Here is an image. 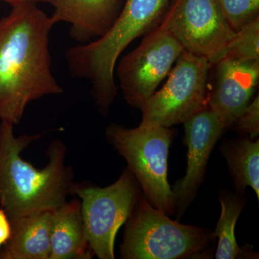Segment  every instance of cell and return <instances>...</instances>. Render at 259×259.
<instances>
[{
  "instance_id": "5b68a950",
  "label": "cell",
  "mask_w": 259,
  "mask_h": 259,
  "mask_svg": "<svg viewBox=\"0 0 259 259\" xmlns=\"http://www.w3.org/2000/svg\"><path fill=\"white\" fill-rule=\"evenodd\" d=\"M107 141L123 156L146 199L167 214L176 210L173 191L167 180V158L172 131L163 126L140 124L127 128L110 124Z\"/></svg>"
},
{
  "instance_id": "ba28073f",
  "label": "cell",
  "mask_w": 259,
  "mask_h": 259,
  "mask_svg": "<svg viewBox=\"0 0 259 259\" xmlns=\"http://www.w3.org/2000/svg\"><path fill=\"white\" fill-rule=\"evenodd\" d=\"M158 24L171 32L184 50L212 65L226 58L235 34L217 0H175Z\"/></svg>"
},
{
  "instance_id": "3957f363",
  "label": "cell",
  "mask_w": 259,
  "mask_h": 259,
  "mask_svg": "<svg viewBox=\"0 0 259 259\" xmlns=\"http://www.w3.org/2000/svg\"><path fill=\"white\" fill-rule=\"evenodd\" d=\"M168 1L126 0L106 33L65 52L70 72L90 81L92 95L104 115H107L117 95L114 72L119 56L135 39L159 23Z\"/></svg>"
},
{
  "instance_id": "277c9868",
  "label": "cell",
  "mask_w": 259,
  "mask_h": 259,
  "mask_svg": "<svg viewBox=\"0 0 259 259\" xmlns=\"http://www.w3.org/2000/svg\"><path fill=\"white\" fill-rule=\"evenodd\" d=\"M125 223L121 258H190L198 255L209 239L203 229L172 221L141 193Z\"/></svg>"
},
{
  "instance_id": "30bf717a",
  "label": "cell",
  "mask_w": 259,
  "mask_h": 259,
  "mask_svg": "<svg viewBox=\"0 0 259 259\" xmlns=\"http://www.w3.org/2000/svg\"><path fill=\"white\" fill-rule=\"evenodd\" d=\"M188 147L185 176L174 186L175 207L182 215L194 199L203 179L209 155L226 126L208 106L184 122Z\"/></svg>"
},
{
  "instance_id": "ac0fdd59",
  "label": "cell",
  "mask_w": 259,
  "mask_h": 259,
  "mask_svg": "<svg viewBox=\"0 0 259 259\" xmlns=\"http://www.w3.org/2000/svg\"><path fill=\"white\" fill-rule=\"evenodd\" d=\"M227 22L236 32L258 17L259 0H217Z\"/></svg>"
},
{
  "instance_id": "8992f818",
  "label": "cell",
  "mask_w": 259,
  "mask_h": 259,
  "mask_svg": "<svg viewBox=\"0 0 259 259\" xmlns=\"http://www.w3.org/2000/svg\"><path fill=\"white\" fill-rule=\"evenodd\" d=\"M140 193L139 183L128 168L108 187L75 182L73 195L80 199L87 240L94 255L115 258L116 235L128 219Z\"/></svg>"
},
{
  "instance_id": "e0dca14e",
  "label": "cell",
  "mask_w": 259,
  "mask_h": 259,
  "mask_svg": "<svg viewBox=\"0 0 259 259\" xmlns=\"http://www.w3.org/2000/svg\"><path fill=\"white\" fill-rule=\"evenodd\" d=\"M226 58L241 61H259V17L235 32L228 44Z\"/></svg>"
},
{
  "instance_id": "4fadbf2b",
  "label": "cell",
  "mask_w": 259,
  "mask_h": 259,
  "mask_svg": "<svg viewBox=\"0 0 259 259\" xmlns=\"http://www.w3.org/2000/svg\"><path fill=\"white\" fill-rule=\"evenodd\" d=\"M49 259L93 258L87 240L79 199L66 201L52 211Z\"/></svg>"
},
{
  "instance_id": "5bb4252c",
  "label": "cell",
  "mask_w": 259,
  "mask_h": 259,
  "mask_svg": "<svg viewBox=\"0 0 259 259\" xmlns=\"http://www.w3.org/2000/svg\"><path fill=\"white\" fill-rule=\"evenodd\" d=\"M52 211L10 219L11 236L0 247V259H49Z\"/></svg>"
},
{
  "instance_id": "9c48e42d",
  "label": "cell",
  "mask_w": 259,
  "mask_h": 259,
  "mask_svg": "<svg viewBox=\"0 0 259 259\" xmlns=\"http://www.w3.org/2000/svg\"><path fill=\"white\" fill-rule=\"evenodd\" d=\"M183 51L166 28L158 23L151 28L139 47L121 59L117 68L127 104L142 110Z\"/></svg>"
},
{
  "instance_id": "2e32d148",
  "label": "cell",
  "mask_w": 259,
  "mask_h": 259,
  "mask_svg": "<svg viewBox=\"0 0 259 259\" xmlns=\"http://www.w3.org/2000/svg\"><path fill=\"white\" fill-rule=\"evenodd\" d=\"M221 214L212 237H217L218 243L215 258L235 259L245 258L236 240L235 227L244 204L236 196L223 195L220 198Z\"/></svg>"
},
{
  "instance_id": "9a60e30c",
  "label": "cell",
  "mask_w": 259,
  "mask_h": 259,
  "mask_svg": "<svg viewBox=\"0 0 259 259\" xmlns=\"http://www.w3.org/2000/svg\"><path fill=\"white\" fill-rule=\"evenodd\" d=\"M223 153L238 190L250 187L259 198V141L245 138L225 146Z\"/></svg>"
},
{
  "instance_id": "52a82bcc",
  "label": "cell",
  "mask_w": 259,
  "mask_h": 259,
  "mask_svg": "<svg viewBox=\"0 0 259 259\" xmlns=\"http://www.w3.org/2000/svg\"><path fill=\"white\" fill-rule=\"evenodd\" d=\"M211 66L204 58L182 51L166 82L141 110V123L170 127L184 123L207 108V81Z\"/></svg>"
},
{
  "instance_id": "ffe728a7",
  "label": "cell",
  "mask_w": 259,
  "mask_h": 259,
  "mask_svg": "<svg viewBox=\"0 0 259 259\" xmlns=\"http://www.w3.org/2000/svg\"><path fill=\"white\" fill-rule=\"evenodd\" d=\"M11 236V224L9 218L3 209L0 208V247L4 245Z\"/></svg>"
},
{
  "instance_id": "6da1fadb",
  "label": "cell",
  "mask_w": 259,
  "mask_h": 259,
  "mask_svg": "<svg viewBox=\"0 0 259 259\" xmlns=\"http://www.w3.org/2000/svg\"><path fill=\"white\" fill-rule=\"evenodd\" d=\"M10 5L0 19V120L15 125L30 102L64 90L51 72V16L34 2Z\"/></svg>"
},
{
  "instance_id": "44dd1931",
  "label": "cell",
  "mask_w": 259,
  "mask_h": 259,
  "mask_svg": "<svg viewBox=\"0 0 259 259\" xmlns=\"http://www.w3.org/2000/svg\"><path fill=\"white\" fill-rule=\"evenodd\" d=\"M0 1H4L6 2V3H9V4H12V3H14L15 2L19 1H32L34 2V3H52L53 0H0Z\"/></svg>"
},
{
  "instance_id": "d6986e66",
  "label": "cell",
  "mask_w": 259,
  "mask_h": 259,
  "mask_svg": "<svg viewBox=\"0 0 259 259\" xmlns=\"http://www.w3.org/2000/svg\"><path fill=\"white\" fill-rule=\"evenodd\" d=\"M238 131L248 134L249 139L254 140L259 134V97L257 95L251 103L245 107L236 121Z\"/></svg>"
},
{
  "instance_id": "8fae6325",
  "label": "cell",
  "mask_w": 259,
  "mask_h": 259,
  "mask_svg": "<svg viewBox=\"0 0 259 259\" xmlns=\"http://www.w3.org/2000/svg\"><path fill=\"white\" fill-rule=\"evenodd\" d=\"M216 65L215 83L207 105L226 127L236 122L258 84L259 61L223 59Z\"/></svg>"
},
{
  "instance_id": "7c38bea8",
  "label": "cell",
  "mask_w": 259,
  "mask_h": 259,
  "mask_svg": "<svg viewBox=\"0 0 259 259\" xmlns=\"http://www.w3.org/2000/svg\"><path fill=\"white\" fill-rule=\"evenodd\" d=\"M54 24L71 25L70 37L88 44L106 33L120 13V0H53Z\"/></svg>"
},
{
  "instance_id": "7a4b0ae2",
  "label": "cell",
  "mask_w": 259,
  "mask_h": 259,
  "mask_svg": "<svg viewBox=\"0 0 259 259\" xmlns=\"http://www.w3.org/2000/svg\"><path fill=\"white\" fill-rule=\"evenodd\" d=\"M14 125L0 123V206L9 219L53 211L73 195L75 182L71 166L65 164L66 148L59 140L48 148L47 166L41 169L21 157L24 150L42 134L16 137Z\"/></svg>"
}]
</instances>
